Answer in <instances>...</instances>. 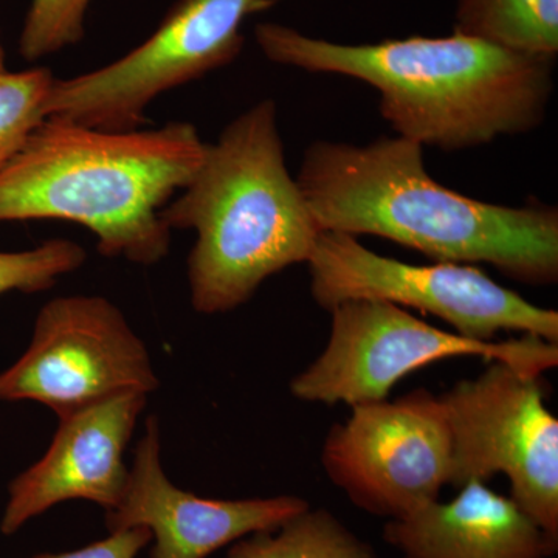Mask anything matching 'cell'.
<instances>
[{"label":"cell","mask_w":558,"mask_h":558,"mask_svg":"<svg viewBox=\"0 0 558 558\" xmlns=\"http://www.w3.org/2000/svg\"><path fill=\"white\" fill-rule=\"evenodd\" d=\"M326 436L322 464L352 505L392 520L439 499L450 484L449 422L439 396L414 389L351 407Z\"/></svg>","instance_id":"obj_10"},{"label":"cell","mask_w":558,"mask_h":558,"mask_svg":"<svg viewBox=\"0 0 558 558\" xmlns=\"http://www.w3.org/2000/svg\"><path fill=\"white\" fill-rule=\"evenodd\" d=\"M306 264L312 299L328 312L347 301L380 300L428 312L472 340L521 332L558 343L557 311L529 303L472 264L414 266L339 231H322Z\"/></svg>","instance_id":"obj_6"},{"label":"cell","mask_w":558,"mask_h":558,"mask_svg":"<svg viewBox=\"0 0 558 558\" xmlns=\"http://www.w3.org/2000/svg\"><path fill=\"white\" fill-rule=\"evenodd\" d=\"M7 72L5 69V51H3L2 44H0V73Z\"/></svg>","instance_id":"obj_20"},{"label":"cell","mask_w":558,"mask_h":558,"mask_svg":"<svg viewBox=\"0 0 558 558\" xmlns=\"http://www.w3.org/2000/svg\"><path fill=\"white\" fill-rule=\"evenodd\" d=\"M153 538L148 527L121 529L110 532L108 538L86 548L64 554H43L35 558H135Z\"/></svg>","instance_id":"obj_19"},{"label":"cell","mask_w":558,"mask_h":558,"mask_svg":"<svg viewBox=\"0 0 558 558\" xmlns=\"http://www.w3.org/2000/svg\"><path fill=\"white\" fill-rule=\"evenodd\" d=\"M207 145L189 121L116 132L49 117L0 170V222L80 223L101 255L153 266L170 253L161 209L199 170Z\"/></svg>","instance_id":"obj_3"},{"label":"cell","mask_w":558,"mask_h":558,"mask_svg":"<svg viewBox=\"0 0 558 558\" xmlns=\"http://www.w3.org/2000/svg\"><path fill=\"white\" fill-rule=\"evenodd\" d=\"M227 558H379L326 509H306L274 531L255 532L231 545Z\"/></svg>","instance_id":"obj_15"},{"label":"cell","mask_w":558,"mask_h":558,"mask_svg":"<svg viewBox=\"0 0 558 558\" xmlns=\"http://www.w3.org/2000/svg\"><path fill=\"white\" fill-rule=\"evenodd\" d=\"M454 33L557 58L558 0H458Z\"/></svg>","instance_id":"obj_14"},{"label":"cell","mask_w":558,"mask_h":558,"mask_svg":"<svg viewBox=\"0 0 558 558\" xmlns=\"http://www.w3.org/2000/svg\"><path fill=\"white\" fill-rule=\"evenodd\" d=\"M161 219L196 231L189 286L199 314L234 311L267 278L307 263L322 230L286 167L277 102L260 100L223 128Z\"/></svg>","instance_id":"obj_4"},{"label":"cell","mask_w":558,"mask_h":558,"mask_svg":"<svg viewBox=\"0 0 558 558\" xmlns=\"http://www.w3.org/2000/svg\"><path fill=\"white\" fill-rule=\"evenodd\" d=\"M255 36L277 64L368 84L379 94L381 119L422 148H480L537 130L556 87V58L461 33L351 46L264 22Z\"/></svg>","instance_id":"obj_2"},{"label":"cell","mask_w":558,"mask_h":558,"mask_svg":"<svg viewBox=\"0 0 558 558\" xmlns=\"http://www.w3.org/2000/svg\"><path fill=\"white\" fill-rule=\"evenodd\" d=\"M89 3L90 0H33L21 33L22 57L36 61L80 43Z\"/></svg>","instance_id":"obj_18"},{"label":"cell","mask_w":558,"mask_h":558,"mask_svg":"<svg viewBox=\"0 0 558 558\" xmlns=\"http://www.w3.org/2000/svg\"><path fill=\"white\" fill-rule=\"evenodd\" d=\"M84 260V248L68 240L46 241L24 252H0V295L11 290L33 293L53 288Z\"/></svg>","instance_id":"obj_17"},{"label":"cell","mask_w":558,"mask_h":558,"mask_svg":"<svg viewBox=\"0 0 558 558\" xmlns=\"http://www.w3.org/2000/svg\"><path fill=\"white\" fill-rule=\"evenodd\" d=\"M310 508L295 495L211 499L174 486L161 468L159 421L149 416L123 497L106 512V526L109 532L148 527L156 538L150 558H207L255 532L274 531Z\"/></svg>","instance_id":"obj_11"},{"label":"cell","mask_w":558,"mask_h":558,"mask_svg":"<svg viewBox=\"0 0 558 558\" xmlns=\"http://www.w3.org/2000/svg\"><path fill=\"white\" fill-rule=\"evenodd\" d=\"M295 179L322 231L385 238L436 263H483L524 284H557L556 207L488 204L447 189L409 138L318 140Z\"/></svg>","instance_id":"obj_1"},{"label":"cell","mask_w":558,"mask_h":558,"mask_svg":"<svg viewBox=\"0 0 558 558\" xmlns=\"http://www.w3.org/2000/svg\"><path fill=\"white\" fill-rule=\"evenodd\" d=\"M159 385L148 348L116 304L58 296L39 311L24 355L0 373V400H35L61 417Z\"/></svg>","instance_id":"obj_9"},{"label":"cell","mask_w":558,"mask_h":558,"mask_svg":"<svg viewBox=\"0 0 558 558\" xmlns=\"http://www.w3.org/2000/svg\"><path fill=\"white\" fill-rule=\"evenodd\" d=\"M451 501L428 502L388 520L384 539L402 558H553L558 537L538 526L506 495L481 481Z\"/></svg>","instance_id":"obj_13"},{"label":"cell","mask_w":558,"mask_h":558,"mask_svg":"<svg viewBox=\"0 0 558 558\" xmlns=\"http://www.w3.org/2000/svg\"><path fill=\"white\" fill-rule=\"evenodd\" d=\"M329 314L325 351L290 381L293 398L303 402H379L414 371L469 355L510 363L537 376L558 365V343L531 333L502 341L472 340L428 325L388 301H347Z\"/></svg>","instance_id":"obj_5"},{"label":"cell","mask_w":558,"mask_h":558,"mask_svg":"<svg viewBox=\"0 0 558 558\" xmlns=\"http://www.w3.org/2000/svg\"><path fill=\"white\" fill-rule=\"evenodd\" d=\"M539 377L490 362L439 396L450 429L449 486L506 475L510 498L558 537V418Z\"/></svg>","instance_id":"obj_8"},{"label":"cell","mask_w":558,"mask_h":558,"mask_svg":"<svg viewBox=\"0 0 558 558\" xmlns=\"http://www.w3.org/2000/svg\"><path fill=\"white\" fill-rule=\"evenodd\" d=\"M54 80L46 68L0 73V170L47 119L46 102Z\"/></svg>","instance_id":"obj_16"},{"label":"cell","mask_w":558,"mask_h":558,"mask_svg":"<svg viewBox=\"0 0 558 558\" xmlns=\"http://www.w3.org/2000/svg\"><path fill=\"white\" fill-rule=\"evenodd\" d=\"M271 0H178L157 31L120 60L69 80H54L47 119L102 131H135L146 109L175 89L230 64L244 49L242 24Z\"/></svg>","instance_id":"obj_7"},{"label":"cell","mask_w":558,"mask_h":558,"mask_svg":"<svg viewBox=\"0 0 558 558\" xmlns=\"http://www.w3.org/2000/svg\"><path fill=\"white\" fill-rule=\"evenodd\" d=\"M148 396L126 392L84 407L60 418L49 450L9 488L0 531L11 535L27 521L70 499L116 509L130 469L124 450Z\"/></svg>","instance_id":"obj_12"}]
</instances>
